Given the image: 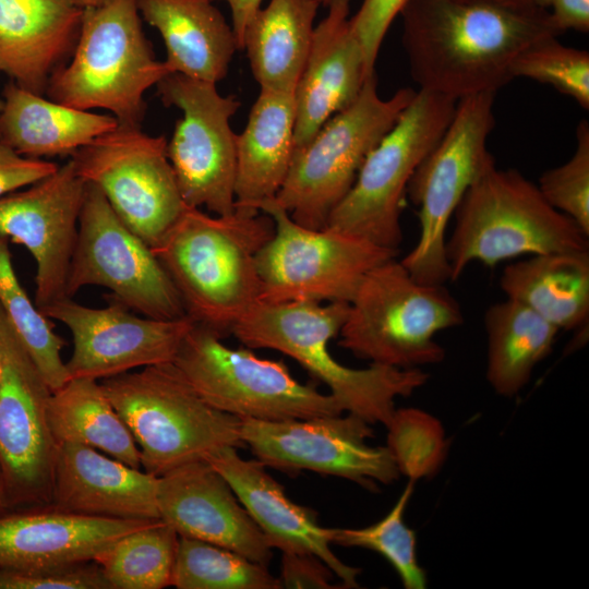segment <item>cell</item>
Here are the masks:
<instances>
[{
	"instance_id": "6da1fadb",
	"label": "cell",
	"mask_w": 589,
	"mask_h": 589,
	"mask_svg": "<svg viewBox=\"0 0 589 589\" xmlns=\"http://www.w3.org/2000/svg\"><path fill=\"white\" fill-rule=\"evenodd\" d=\"M401 41L419 89L454 100L497 91L513 79L517 57L557 37L546 9L489 0H408Z\"/></svg>"
},
{
	"instance_id": "7a4b0ae2",
	"label": "cell",
	"mask_w": 589,
	"mask_h": 589,
	"mask_svg": "<svg viewBox=\"0 0 589 589\" xmlns=\"http://www.w3.org/2000/svg\"><path fill=\"white\" fill-rule=\"evenodd\" d=\"M263 212L211 216L187 207L152 249L172 281L185 314L224 338L261 300L256 259L274 233Z\"/></svg>"
},
{
	"instance_id": "3957f363",
	"label": "cell",
	"mask_w": 589,
	"mask_h": 589,
	"mask_svg": "<svg viewBox=\"0 0 589 589\" xmlns=\"http://www.w3.org/2000/svg\"><path fill=\"white\" fill-rule=\"evenodd\" d=\"M348 310V302L259 301L231 334L250 349H273L290 357L329 388L344 411L386 426L396 410L395 400L423 386L429 374L422 369L376 363L352 369L339 363L328 344L339 334Z\"/></svg>"
},
{
	"instance_id": "277c9868",
	"label": "cell",
	"mask_w": 589,
	"mask_h": 589,
	"mask_svg": "<svg viewBox=\"0 0 589 589\" xmlns=\"http://www.w3.org/2000/svg\"><path fill=\"white\" fill-rule=\"evenodd\" d=\"M445 241L450 281L472 262L493 267L520 255L589 250L588 236L515 169L491 165L466 191Z\"/></svg>"
},
{
	"instance_id": "5b68a950",
	"label": "cell",
	"mask_w": 589,
	"mask_h": 589,
	"mask_svg": "<svg viewBox=\"0 0 589 589\" xmlns=\"http://www.w3.org/2000/svg\"><path fill=\"white\" fill-rule=\"evenodd\" d=\"M167 74L143 32L139 0H107L84 9L71 59L45 93L73 108L108 110L120 125L141 127L144 95Z\"/></svg>"
},
{
	"instance_id": "8992f818",
	"label": "cell",
	"mask_w": 589,
	"mask_h": 589,
	"mask_svg": "<svg viewBox=\"0 0 589 589\" xmlns=\"http://www.w3.org/2000/svg\"><path fill=\"white\" fill-rule=\"evenodd\" d=\"M130 430L143 470L160 477L223 447H245L241 420L207 404L173 362L99 381Z\"/></svg>"
},
{
	"instance_id": "52a82bcc",
	"label": "cell",
	"mask_w": 589,
	"mask_h": 589,
	"mask_svg": "<svg viewBox=\"0 0 589 589\" xmlns=\"http://www.w3.org/2000/svg\"><path fill=\"white\" fill-rule=\"evenodd\" d=\"M462 323L460 304L445 284L417 280L396 257L366 274L349 303L338 344L371 363L421 369L445 358L435 335Z\"/></svg>"
},
{
	"instance_id": "ba28073f",
	"label": "cell",
	"mask_w": 589,
	"mask_h": 589,
	"mask_svg": "<svg viewBox=\"0 0 589 589\" xmlns=\"http://www.w3.org/2000/svg\"><path fill=\"white\" fill-rule=\"evenodd\" d=\"M416 95L400 88L384 99L376 75L344 110L328 119L315 135L297 149L284 184L267 202L286 211L299 225L320 230L353 185L370 152L395 125Z\"/></svg>"
},
{
	"instance_id": "9c48e42d",
	"label": "cell",
	"mask_w": 589,
	"mask_h": 589,
	"mask_svg": "<svg viewBox=\"0 0 589 589\" xmlns=\"http://www.w3.org/2000/svg\"><path fill=\"white\" fill-rule=\"evenodd\" d=\"M457 100L419 89L395 125L370 152L326 227L399 250L408 183L448 127Z\"/></svg>"
},
{
	"instance_id": "30bf717a",
	"label": "cell",
	"mask_w": 589,
	"mask_h": 589,
	"mask_svg": "<svg viewBox=\"0 0 589 589\" xmlns=\"http://www.w3.org/2000/svg\"><path fill=\"white\" fill-rule=\"evenodd\" d=\"M495 95L485 92L457 100L448 127L408 183L406 194L419 207L420 235L399 261L421 283L450 280L445 256L449 220L470 185L495 164L488 149Z\"/></svg>"
},
{
	"instance_id": "8fae6325",
	"label": "cell",
	"mask_w": 589,
	"mask_h": 589,
	"mask_svg": "<svg viewBox=\"0 0 589 589\" xmlns=\"http://www.w3.org/2000/svg\"><path fill=\"white\" fill-rule=\"evenodd\" d=\"M173 363L207 404L240 420H299L344 412L333 395L297 381L283 361L262 359L248 347L231 348L196 324Z\"/></svg>"
},
{
	"instance_id": "7c38bea8",
	"label": "cell",
	"mask_w": 589,
	"mask_h": 589,
	"mask_svg": "<svg viewBox=\"0 0 589 589\" xmlns=\"http://www.w3.org/2000/svg\"><path fill=\"white\" fill-rule=\"evenodd\" d=\"M261 212L275 227L256 259L263 302L350 303L366 274L399 253L329 227H303L273 203Z\"/></svg>"
},
{
	"instance_id": "4fadbf2b",
	"label": "cell",
	"mask_w": 589,
	"mask_h": 589,
	"mask_svg": "<svg viewBox=\"0 0 589 589\" xmlns=\"http://www.w3.org/2000/svg\"><path fill=\"white\" fill-rule=\"evenodd\" d=\"M119 218L155 247L188 207L167 154V140L118 124L70 158Z\"/></svg>"
},
{
	"instance_id": "5bb4252c",
	"label": "cell",
	"mask_w": 589,
	"mask_h": 589,
	"mask_svg": "<svg viewBox=\"0 0 589 589\" xmlns=\"http://www.w3.org/2000/svg\"><path fill=\"white\" fill-rule=\"evenodd\" d=\"M0 474L9 509L49 505L58 453L52 390L0 305Z\"/></svg>"
},
{
	"instance_id": "9a60e30c",
	"label": "cell",
	"mask_w": 589,
	"mask_h": 589,
	"mask_svg": "<svg viewBox=\"0 0 589 589\" xmlns=\"http://www.w3.org/2000/svg\"><path fill=\"white\" fill-rule=\"evenodd\" d=\"M156 86L163 104L182 113L167 141V154L185 205L218 216L232 214L237 133L230 119L240 101L221 95L215 83L178 73L167 74Z\"/></svg>"
},
{
	"instance_id": "2e32d148",
	"label": "cell",
	"mask_w": 589,
	"mask_h": 589,
	"mask_svg": "<svg viewBox=\"0 0 589 589\" xmlns=\"http://www.w3.org/2000/svg\"><path fill=\"white\" fill-rule=\"evenodd\" d=\"M86 286L107 288L110 299L151 318L188 316L151 247L119 218L103 193L87 182L67 296L72 298Z\"/></svg>"
},
{
	"instance_id": "e0dca14e",
	"label": "cell",
	"mask_w": 589,
	"mask_h": 589,
	"mask_svg": "<svg viewBox=\"0 0 589 589\" xmlns=\"http://www.w3.org/2000/svg\"><path fill=\"white\" fill-rule=\"evenodd\" d=\"M371 423L362 418L325 416L262 421L242 419L240 437L264 466L294 476L302 470L340 477L366 490L389 484L400 472L387 446H370Z\"/></svg>"
},
{
	"instance_id": "ac0fdd59",
	"label": "cell",
	"mask_w": 589,
	"mask_h": 589,
	"mask_svg": "<svg viewBox=\"0 0 589 589\" xmlns=\"http://www.w3.org/2000/svg\"><path fill=\"white\" fill-rule=\"evenodd\" d=\"M65 325L73 349L65 362L70 378L101 381L133 369L173 362L194 322L141 317L110 299L105 308H89L61 299L40 311Z\"/></svg>"
},
{
	"instance_id": "d6986e66",
	"label": "cell",
	"mask_w": 589,
	"mask_h": 589,
	"mask_svg": "<svg viewBox=\"0 0 589 589\" xmlns=\"http://www.w3.org/2000/svg\"><path fill=\"white\" fill-rule=\"evenodd\" d=\"M86 182L69 159L43 180L0 199V236L24 245L36 263L35 304L69 298L73 257Z\"/></svg>"
},
{
	"instance_id": "ffe728a7",
	"label": "cell",
	"mask_w": 589,
	"mask_h": 589,
	"mask_svg": "<svg viewBox=\"0 0 589 589\" xmlns=\"http://www.w3.org/2000/svg\"><path fill=\"white\" fill-rule=\"evenodd\" d=\"M159 517L179 537L235 551L268 566L273 548L227 480L206 460L157 477Z\"/></svg>"
},
{
	"instance_id": "44dd1931",
	"label": "cell",
	"mask_w": 589,
	"mask_h": 589,
	"mask_svg": "<svg viewBox=\"0 0 589 589\" xmlns=\"http://www.w3.org/2000/svg\"><path fill=\"white\" fill-rule=\"evenodd\" d=\"M314 27L306 62L293 93L294 152L360 94L369 74L350 24V0H329ZM375 74V73H374Z\"/></svg>"
},
{
	"instance_id": "7402d4cb",
	"label": "cell",
	"mask_w": 589,
	"mask_h": 589,
	"mask_svg": "<svg viewBox=\"0 0 589 589\" xmlns=\"http://www.w3.org/2000/svg\"><path fill=\"white\" fill-rule=\"evenodd\" d=\"M236 447H223L206 460L230 484L240 503L266 537L281 552L310 553L323 560L344 587H358L360 569L341 562L330 550L329 528L316 513L292 502L257 459L242 458Z\"/></svg>"
},
{
	"instance_id": "603a6c76",
	"label": "cell",
	"mask_w": 589,
	"mask_h": 589,
	"mask_svg": "<svg viewBox=\"0 0 589 589\" xmlns=\"http://www.w3.org/2000/svg\"><path fill=\"white\" fill-rule=\"evenodd\" d=\"M153 520L85 516L40 505L0 514V567H58L93 561L117 538Z\"/></svg>"
},
{
	"instance_id": "cb8c5ba5",
	"label": "cell",
	"mask_w": 589,
	"mask_h": 589,
	"mask_svg": "<svg viewBox=\"0 0 589 589\" xmlns=\"http://www.w3.org/2000/svg\"><path fill=\"white\" fill-rule=\"evenodd\" d=\"M50 505L93 517L160 519L156 476L76 443L58 444Z\"/></svg>"
},
{
	"instance_id": "d4e9b609",
	"label": "cell",
	"mask_w": 589,
	"mask_h": 589,
	"mask_svg": "<svg viewBox=\"0 0 589 589\" xmlns=\"http://www.w3.org/2000/svg\"><path fill=\"white\" fill-rule=\"evenodd\" d=\"M83 12L73 0H0V72L43 95L72 55Z\"/></svg>"
},
{
	"instance_id": "484cf974",
	"label": "cell",
	"mask_w": 589,
	"mask_h": 589,
	"mask_svg": "<svg viewBox=\"0 0 589 589\" xmlns=\"http://www.w3.org/2000/svg\"><path fill=\"white\" fill-rule=\"evenodd\" d=\"M139 11L164 41L169 73L215 84L226 77L238 45L213 0H139Z\"/></svg>"
},
{
	"instance_id": "4316f807",
	"label": "cell",
	"mask_w": 589,
	"mask_h": 589,
	"mask_svg": "<svg viewBox=\"0 0 589 589\" xmlns=\"http://www.w3.org/2000/svg\"><path fill=\"white\" fill-rule=\"evenodd\" d=\"M293 155V95L260 89L244 130L237 134L236 209L261 212L274 200Z\"/></svg>"
},
{
	"instance_id": "83f0119b",
	"label": "cell",
	"mask_w": 589,
	"mask_h": 589,
	"mask_svg": "<svg viewBox=\"0 0 589 589\" xmlns=\"http://www.w3.org/2000/svg\"><path fill=\"white\" fill-rule=\"evenodd\" d=\"M111 115L73 108L14 82L7 84L0 109V140L20 155L72 156L96 137L113 130Z\"/></svg>"
},
{
	"instance_id": "f1b7e54d",
	"label": "cell",
	"mask_w": 589,
	"mask_h": 589,
	"mask_svg": "<svg viewBox=\"0 0 589 589\" xmlns=\"http://www.w3.org/2000/svg\"><path fill=\"white\" fill-rule=\"evenodd\" d=\"M318 0H269L248 23L242 50L260 89L292 94L306 62Z\"/></svg>"
},
{
	"instance_id": "f546056e",
	"label": "cell",
	"mask_w": 589,
	"mask_h": 589,
	"mask_svg": "<svg viewBox=\"0 0 589 589\" xmlns=\"http://www.w3.org/2000/svg\"><path fill=\"white\" fill-rule=\"evenodd\" d=\"M500 287L555 325L572 330L588 324L589 250L531 255L505 266Z\"/></svg>"
},
{
	"instance_id": "4dcf8cb0",
	"label": "cell",
	"mask_w": 589,
	"mask_h": 589,
	"mask_svg": "<svg viewBox=\"0 0 589 589\" xmlns=\"http://www.w3.org/2000/svg\"><path fill=\"white\" fill-rule=\"evenodd\" d=\"M486 378L504 397L517 395L552 351L560 329L528 306L506 298L484 313Z\"/></svg>"
},
{
	"instance_id": "1f68e13d",
	"label": "cell",
	"mask_w": 589,
	"mask_h": 589,
	"mask_svg": "<svg viewBox=\"0 0 589 589\" xmlns=\"http://www.w3.org/2000/svg\"><path fill=\"white\" fill-rule=\"evenodd\" d=\"M48 420L58 444L89 446L141 468L136 443L99 381L70 378L53 390L48 404Z\"/></svg>"
},
{
	"instance_id": "d6a6232c",
	"label": "cell",
	"mask_w": 589,
	"mask_h": 589,
	"mask_svg": "<svg viewBox=\"0 0 589 589\" xmlns=\"http://www.w3.org/2000/svg\"><path fill=\"white\" fill-rule=\"evenodd\" d=\"M179 536L153 520L106 545L94 557L110 589H163L171 586Z\"/></svg>"
},
{
	"instance_id": "836d02e7",
	"label": "cell",
	"mask_w": 589,
	"mask_h": 589,
	"mask_svg": "<svg viewBox=\"0 0 589 589\" xmlns=\"http://www.w3.org/2000/svg\"><path fill=\"white\" fill-rule=\"evenodd\" d=\"M9 240L0 236V305L53 392L69 381L61 350L65 345L49 318L31 301L15 274Z\"/></svg>"
},
{
	"instance_id": "e575fe53",
	"label": "cell",
	"mask_w": 589,
	"mask_h": 589,
	"mask_svg": "<svg viewBox=\"0 0 589 589\" xmlns=\"http://www.w3.org/2000/svg\"><path fill=\"white\" fill-rule=\"evenodd\" d=\"M171 586L178 589H279L264 566L229 549L179 537Z\"/></svg>"
},
{
	"instance_id": "d590c367",
	"label": "cell",
	"mask_w": 589,
	"mask_h": 589,
	"mask_svg": "<svg viewBox=\"0 0 589 589\" xmlns=\"http://www.w3.org/2000/svg\"><path fill=\"white\" fill-rule=\"evenodd\" d=\"M413 484L409 480L393 508L377 522L357 529L329 528V539L334 544L377 552L394 567L405 588L423 589L426 575L417 560L416 533L404 520Z\"/></svg>"
},
{
	"instance_id": "8d00e7d4",
	"label": "cell",
	"mask_w": 589,
	"mask_h": 589,
	"mask_svg": "<svg viewBox=\"0 0 589 589\" xmlns=\"http://www.w3.org/2000/svg\"><path fill=\"white\" fill-rule=\"evenodd\" d=\"M386 428V446L400 474L416 482L438 469L447 444L437 419L420 409H396Z\"/></svg>"
},
{
	"instance_id": "74e56055",
	"label": "cell",
	"mask_w": 589,
	"mask_h": 589,
	"mask_svg": "<svg viewBox=\"0 0 589 589\" xmlns=\"http://www.w3.org/2000/svg\"><path fill=\"white\" fill-rule=\"evenodd\" d=\"M556 38H543L525 49L512 67L513 79L551 85L588 110L589 52L565 46Z\"/></svg>"
},
{
	"instance_id": "f35d334b",
	"label": "cell",
	"mask_w": 589,
	"mask_h": 589,
	"mask_svg": "<svg viewBox=\"0 0 589 589\" xmlns=\"http://www.w3.org/2000/svg\"><path fill=\"white\" fill-rule=\"evenodd\" d=\"M543 197L572 218L589 237V123L576 130V148L564 164L544 171L538 182Z\"/></svg>"
},
{
	"instance_id": "ab89813d",
	"label": "cell",
	"mask_w": 589,
	"mask_h": 589,
	"mask_svg": "<svg viewBox=\"0 0 589 589\" xmlns=\"http://www.w3.org/2000/svg\"><path fill=\"white\" fill-rule=\"evenodd\" d=\"M0 589H110L100 567L82 562L58 567H0Z\"/></svg>"
},
{
	"instance_id": "60d3db41",
	"label": "cell",
	"mask_w": 589,
	"mask_h": 589,
	"mask_svg": "<svg viewBox=\"0 0 589 589\" xmlns=\"http://www.w3.org/2000/svg\"><path fill=\"white\" fill-rule=\"evenodd\" d=\"M408 0H363L350 17L353 33L364 53L368 73H375V62L385 35Z\"/></svg>"
},
{
	"instance_id": "b9f144b4",
	"label": "cell",
	"mask_w": 589,
	"mask_h": 589,
	"mask_svg": "<svg viewBox=\"0 0 589 589\" xmlns=\"http://www.w3.org/2000/svg\"><path fill=\"white\" fill-rule=\"evenodd\" d=\"M59 166L20 155L0 140V199L48 177Z\"/></svg>"
},
{
	"instance_id": "7bdbcfd3",
	"label": "cell",
	"mask_w": 589,
	"mask_h": 589,
	"mask_svg": "<svg viewBox=\"0 0 589 589\" xmlns=\"http://www.w3.org/2000/svg\"><path fill=\"white\" fill-rule=\"evenodd\" d=\"M335 573L318 556L310 553L283 552L280 588H337Z\"/></svg>"
},
{
	"instance_id": "ee69618b",
	"label": "cell",
	"mask_w": 589,
	"mask_h": 589,
	"mask_svg": "<svg viewBox=\"0 0 589 589\" xmlns=\"http://www.w3.org/2000/svg\"><path fill=\"white\" fill-rule=\"evenodd\" d=\"M546 10L558 35L568 29L588 33L589 0H551Z\"/></svg>"
},
{
	"instance_id": "f6af8a7d",
	"label": "cell",
	"mask_w": 589,
	"mask_h": 589,
	"mask_svg": "<svg viewBox=\"0 0 589 589\" xmlns=\"http://www.w3.org/2000/svg\"><path fill=\"white\" fill-rule=\"evenodd\" d=\"M224 1L228 4L231 13V26L236 35L238 50H242V39L244 29L261 8L263 0H213Z\"/></svg>"
},
{
	"instance_id": "bcb514c9",
	"label": "cell",
	"mask_w": 589,
	"mask_h": 589,
	"mask_svg": "<svg viewBox=\"0 0 589 589\" xmlns=\"http://www.w3.org/2000/svg\"><path fill=\"white\" fill-rule=\"evenodd\" d=\"M500 4L514 7V8H533L534 5L532 0H489Z\"/></svg>"
},
{
	"instance_id": "7dc6e473",
	"label": "cell",
	"mask_w": 589,
	"mask_h": 589,
	"mask_svg": "<svg viewBox=\"0 0 589 589\" xmlns=\"http://www.w3.org/2000/svg\"><path fill=\"white\" fill-rule=\"evenodd\" d=\"M73 1L76 2L83 9H87V8L97 7L107 0H73Z\"/></svg>"
},
{
	"instance_id": "c3c4849f",
	"label": "cell",
	"mask_w": 589,
	"mask_h": 589,
	"mask_svg": "<svg viewBox=\"0 0 589 589\" xmlns=\"http://www.w3.org/2000/svg\"><path fill=\"white\" fill-rule=\"evenodd\" d=\"M7 510H9V508L5 503L4 491H3V485H2L1 474H0V514Z\"/></svg>"
},
{
	"instance_id": "681fc988",
	"label": "cell",
	"mask_w": 589,
	"mask_h": 589,
	"mask_svg": "<svg viewBox=\"0 0 589 589\" xmlns=\"http://www.w3.org/2000/svg\"><path fill=\"white\" fill-rule=\"evenodd\" d=\"M534 5L541 9H548L551 0H532Z\"/></svg>"
},
{
	"instance_id": "f907efd6",
	"label": "cell",
	"mask_w": 589,
	"mask_h": 589,
	"mask_svg": "<svg viewBox=\"0 0 589 589\" xmlns=\"http://www.w3.org/2000/svg\"><path fill=\"white\" fill-rule=\"evenodd\" d=\"M318 1H320V4L323 7H326L329 2V0H318Z\"/></svg>"
},
{
	"instance_id": "816d5d0a",
	"label": "cell",
	"mask_w": 589,
	"mask_h": 589,
	"mask_svg": "<svg viewBox=\"0 0 589 589\" xmlns=\"http://www.w3.org/2000/svg\"><path fill=\"white\" fill-rule=\"evenodd\" d=\"M1 373H2V359H1V354H0V377H1Z\"/></svg>"
},
{
	"instance_id": "f5cc1de1",
	"label": "cell",
	"mask_w": 589,
	"mask_h": 589,
	"mask_svg": "<svg viewBox=\"0 0 589 589\" xmlns=\"http://www.w3.org/2000/svg\"><path fill=\"white\" fill-rule=\"evenodd\" d=\"M0 109H1V100H0Z\"/></svg>"
}]
</instances>
